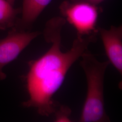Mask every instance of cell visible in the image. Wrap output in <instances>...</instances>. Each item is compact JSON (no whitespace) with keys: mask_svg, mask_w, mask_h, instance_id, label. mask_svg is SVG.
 I'll use <instances>...</instances> for the list:
<instances>
[{"mask_svg":"<svg viewBox=\"0 0 122 122\" xmlns=\"http://www.w3.org/2000/svg\"><path fill=\"white\" fill-rule=\"evenodd\" d=\"M65 23V19L61 17L48 20L44 35L51 46L42 56L29 62L25 77L29 98L22 105L35 108L43 116L54 113L56 105L53 97L61 86L70 67L87 51L89 45L95 40L94 35L78 36L70 50L62 52L61 31Z\"/></svg>","mask_w":122,"mask_h":122,"instance_id":"1","label":"cell"},{"mask_svg":"<svg viewBox=\"0 0 122 122\" xmlns=\"http://www.w3.org/2000/svg\"><path fill=\"white\" fill-rule=\"evenodd\" d=\"M81 57V65L86 79L87 90L80 122H109V118L105 110L104 82L109 62L98 61L87 51Z\"/></svg>","mask_w":122,"mask_h":122,"instance_id":"2","label":"cell"},{"mask_svg":"<svg viewBox=\"0 0 122 122\" xmlns=\"http://www.w3.org/2000/svg\"><path fill=\"white\" fill-rule=\"evenodd\" d=\"M61 12L77 31L78 36L93 35L96 30L99 10L96 5L81 1H65Z\"/></svg>","mask_w":122,"mask_h":122,"instance_id":"3","label":"cell"},{"mask_svg":"<svg viewBox=\"0 0 122 122\" xmlns=\"http://www.w3.org/2000/svg\"><path fill=\"white\" fill-rule=\"evenodd\" d=\"M40 34L39 31L19 30L13 28L5 38L0 39V81L7 77L3 71L5 67L15 60Z\"/></svg>","mask_w":122,"mask_h":122,"instance_id":"4","label":"cell"},{"mask_svg":"<svg viewBox=\"0 0 122 122\" xmlns=\"http://www.w3.org/2000/svg\"><path fill=\"white\" fill-rule=\"evenodd\" d=\"M99 31L109 63L122 75V26H112L108 30L100 28Z\"/></svg>","mask_w":122,"mask_h":122,"instance_id":"5","label":"cell"},{"mask_svg":"<svg viewBox=\"0 0 122 122\" xmlns=\"http://www.w3.org/2000/svg\"><path fill=\"white\" fill-rule=\"evenodd\" d=\"M52 0H22L20 18L13 28L29 31L34 23Z\"/></svg>","mask_w":122,"mask_h":122,"instance_id":"6","label":"cell"},{"mask_svg":"<svg viewBox=\"0 0 122 122\" xmlns=\"http://www.w3.org/2000/svg\"><path fill=\"white\" fill-rule=\"evenodd\" d=\"M20 12V8H15L7 0H0V30H5L13 28Z\"/></svg>","mask_w":122,"mask_h":122,"instance_id":"7","label":"cell"},{"mask_svg":"<svg viewBox=\"0 0 122 122\" xmlns=\"http://www.w3.org/2000/svg\"><path fill=\"white\" fill-rule=\"evenodd\" d=\"M55 122H71V109L65 106H61L57 110H55Z\"/></svg>","mask_w":122,"mask_h":122,"instance_id":"8","label":"cell"},{"mask_svg":"<svg viewBox=\"0 0 122 122\" xmlns=\"http://www.w3.org/2000/svg\"><path fill=\"white\" fill-rule=\"evenodd\" d=\"M104 0H71V1H85L90 3L92 4L97 5L99 4L101 2H102Z\"/></svg>","mask_w":122,"mask_h":122,"instance_id":"9","label":"cell"},{"mask_svg":"<svg viewBox=\"0 0 122 122\" xmlns=\"http://www.w3.org/2000/svg\"><path fill=\"white\" fill-rule=\"evenodd\" d=\"M7 1H8L10 3H11V4L13 5H14V4H15V0H7Z\"/></svg>","mask_w":122,"mask_h":122,"instance_id":"10","label":"cell"}]
</instances>
